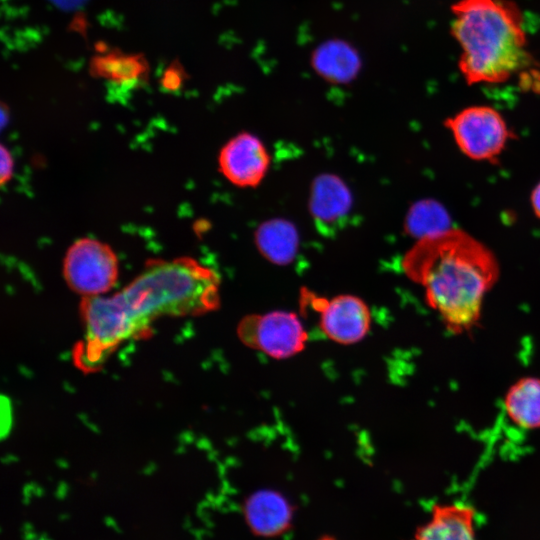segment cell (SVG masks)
I'll return each mask as SVG.
<instances>
[{
	"label": "cell",
	"instance_id": "cell-4",
	"mask_svg": "<svg viewBox=\"0 0 540 540\" xmlns=\"http://www.w3.org/2000/svg\"><path fill=\"white\" fill-rule=\"evenodd\" d=\"M454 140L467 157L494 161L513 136L501 114L490 106H470L445 120Z\"/></svg>",
	"mask_w": 540,
	"mask_h": 540
},
{
	"label": "cell",
	"instance_id": "cell-3",
	"mask_svg": "<svg viewBox=\"0 0 540 540\" xmlns=\"http://www.w3.org/2000/svg\"><path fill=\"white\" fill-rule=\"evenodd\" d=\"M451 33L461 48L459 69L469 85L507 81L530 65L523 15L511 0H458Z\"/></svg>",
	"mask_w": 540,
	"mask_h": 540
},
{
	"label": "cell",
	"instance_id": "cell-2",
	"mask_svg": "<svg viewBox=\"0 0 540 540\" xmlns=\"http://www.w3.org/2000/svg\"><path fill=\"white\" fill-rule=\"evenodd\" d=\"M403 267L423 287L427 305L455 335L478 326L484 298L500 273L491 250L456 228L419 239Z\"/></svg>",
	"mask_w": 540,
	"mask_h": 540
},
{
	"label": "cell",
	"instance_id": "cell-11",
	"mask_svg": "<svg viewBox=\"0 0 540 540\" xmlns=\"http://www.w3.org/2000/svg\"><path fill=\"white\" fill-rule=\"evenodd\" d=\"M503 410L516 428L540 429V377L524 376L513 382L504 395Z\"/></svg>",
	"mask_w": 540,
	"mask_h": 540
},
{
	"label": "cell",
	"instance_id": "cell-8",
	"mask_svg": "<svg viewBox=\"0 0 540 540\" xmlns=\"http://www.w3.org/2000/svg\"><path fill=\"white\" fill-rule=\"evenodd\" d=\"M219 167L223 175L240 187H255L269 167V154L263 143L250 133H241L222 148Z\"/></svg>",
	"mask_w": 540,
	"mask_h": 540
},
{
	"label": "cell",
	"instance_id": "cell-6",
	"mask_svg": "<svg viewBox=\"0 0 540 540\" xmlns=\"http://www.w3.org/2000/svg\"><path fill=\"white\" fill-rule=\"evenodd\" d=\"M238 335L248 347L275 359L301 352L308 338L297 315L285 311L247 316L239 324Z\"/></svg>",
	"mask_w": 540,
	"mask_h": 540
},
{
	"label": "cell",
	"instance_id": "cell-14",
	"mask_svg": "<svg viewBox=\"0 0 540 540\" xmlns=\"http://www.w3.org/2000/svg\"><path fill=\"white\" fill-rule=\"evenodd\" d=\"M450 219L446 210L434 200L416 203L407 217V230L419 239L440 234L448 229Z\"/></svg>",
	"mask_w": 540,
	"mask_h": 540
},
{
	"label": "cell",
	"instance_id": "cell-7",
	"mask_svg": "<svg viewBox=\"0 0 540 540\" xmlns=\"http://www.w3.org/2000/svg\"><path fill=\"white\" fill-rule=\"evenodd\" d=\"M309 303L319 313L322 332L340 344H353L367 334L370 311L366 303L353 295H339L330 300L309 297Z\"/></svg>",
	"mask_w": 540,
	"mask_h": 540
},
{
	"label": "cell",
	"instance_id": "cell-12",
	"mask_svg": "<svg viewBox=\"0 0 540 540\" xmlns=\"http://www.w3.org/2000/svg\"><path fill=\"white\" fill-rule=\"evenodd\" d=\"M351 206V196L344 183L337 177H318L312 188L311 210L321 224H332L343 218Z\"/></svg>",
	"mask_w": 540,
	"mask_h": 540
},
{
	"label": "cell",
	"instance_id": "cell-17",
	"mask_svg": "<svg viewBox=\"0 0 540 540\" xmlns=\"http://www.w3.org/2000/svg\"><path fill=\"white\" fill-rule=\"evenodd\" d=\"M531 205L535 215L540 218V182L535 186L532 191Z\"/></svg>",
	"mask_w": 540,
	"mask_h": 540
},
{
	"label": "cell",
	"instance_id": "cell-9",
	"mask_svg": "<svg viewBox=\"0 0 540 540\" xmlns=\"http://www.w3.org/2000/svg\"><path fill=\"white\" fill-rule=\"evenodd\" d=\"M413 540H477L475 511L463 503L436 504Z\"/></svg>",
	"mask_w": 540,
	"mask_h": 540
},
{
	"label": "cell",
	"instance_id": "cell-1",
	"mask_svg": "<svg viewBox=\"0 0 540 540\" xmlns=\"http://www.w3.org/2000/svg\"><path fill=\"white\" fill-rule=\"evenodd\" d=\"M218 305L214 271L189 257L151 260L121 291L83 299L84 334L74 350L75 364L95 371L120 344L144 335L158 318L200 315Z\"/></svg>",
	"mask_w": 540,
	"mask_h": 540
},
{
	"label": "cell",
	"instance_id": "cell-15",
	"mask_svg": "<svg viewBox=\"0 0 540 540\" xmlns=\"http://www.w3.org/2000/svg\"><path fill=\"white\" fill-rule=\"evenodd\" d=\"M355 56L350 48L339 43L322 47L316 56V66L329 80L344 82L352 78L357 70Z\"/></svg>",
	"mask_w": 540,
	"mask_h": 540
},
{
	"label": "cell",
	"instance_id": "cell-13",
	"mask_svg": "<svg viewBox=\"0 0 540 540\" xmlns=\"http://www.w3.org/2000/svg\"><path fill=\"white\" fill-rule=\"evenodd\" d=\"M261 253L275 264H287L296 254L298 236L295 227L282 219L263 223L256 232Z\"/></svg>",
	"mask_w": 540,
	"mask_h": 540
},
{
	"label": "cell",
	"instance_id": "cell-16",
	"mask_svg": "<svg viewBox=\"0 0 540 540\" xmlns=\"http://www.w3.org/2000/svg\"><path fill=\"white\" fill-rule=\"evenodd\" d=\"M1 185H4L12 176L13 172V158L10 152L1 145Z\"/></svg>",
	"mask_w": 540,
	"mask_h": 540
},
{
	"label": "cell",
	"instance_id": "cell-10",
	"mask_svg": "<svg viewBox=\"0 0 540 540\" xmlns=\"http://www.w3.org/2000/svg\"><path fill=\"white\" fill-rule=\"evenodd\" d=\"M244 516L254 534L274 537L284 533L290 526L292 509L288 501L279 493L272 490H260L245 501Z\"/></svg>",
	"mask_w": 540,
	"mask_h": 540
},
{
	"label": "cell",
	"instance_id": "cell-5",
	"mask_svg": "<svg viewBox=\"0 0 540 540\" xmlns=\"http://www.w3.org/2000/svg\"><path fill=\"white\" fill-rule=\"evenodd\" d=\"M63 274L69 287L84 298L99 296L117 281V257L105 243L79 239L66 253Z\"/></svg>",
	"mask_w": 540,
	"mask_h": 540
}]
</instances>
